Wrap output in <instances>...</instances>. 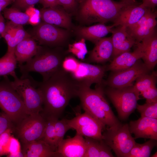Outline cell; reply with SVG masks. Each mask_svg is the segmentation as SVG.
<instances>
[{
	"label": "cell",
	"mask_w": 157,
	"mask_h": 157,
	"mask_svg": "<svg viewBox=\"0 0 157 157\" xmlns=\"http://www.w3.org/2000/svg\"><path fill=\"white\" fill-rule=\"evenodd\" d=\"M65 57L60 49L40 45L37 53L32 58L24 65H18L22 74L20 78L26 77L29 72H35L42 75V81H46L61 69Z\"/></svg>",
	"instance_id": "4"
},
{
	"label": "cell",
	"mask_w": 157,
	"mask_h": 157,
	"mask_svg": "<svg viewBox=\"0 0 157 157\" xmlns=\"http://www.w3.org/2000/svg\"><path fill=\"white\" fill-rule=\"evenodd\" d=\"M6 23L3 17L0 13V33L1 34L5 28Z\"/></svg>",
	"instance_id": "47"
},
{
	"label": "cell",
	"mask_w": 157,
	"mask_h": 157,
	"mask_svg": "<svg viewBox=\"0 0 157 157\" xmlns=\"http://www.w3.org/2000/svg\"><path fill=\"white\" fill-rule=\"evenodd\" d=\"M46 119L40 113L28 115L15 127V131L22 144L42 138Z\"/></svg>",
	"instance_id": "9"
},
{
	"label": "cell",
	"mask_w": 157,
	"mask_h": 157,
	"mask_svg": "<svg viewBox=\"0 0 157 157\" xmlns=\"http://www.w3.org/2000/svg\"><path fill=\"white\" fill-rule=\"evenodd\" d=\"M40 11L39 10L35 14L29 17L28 23L32 25H37L40 22Z\"/></svg>",
	"instance_id": "44"
},
{
	"label": "cell",
	"mask_w": 157,
	"mask_h": 157,
	"mask_svg": "<svg viewBox=\"0 0 157 157\" xmlns=\"http://www.w3.org/2000/svg\"><path fill=\"white\" fill-rule=\"evenodd\" d=\"M102 140L118 157H126L136 142L130 133L129 124H117L105 129Z\"/></svg>",
	"instance_id": "7"
},
{
	"label": "cell",
	"mask_w": 157,
	"mask_h": 157,
	"mask_svg": "<svg viewBox=\"0 0 157 157\" xmlns=\"http://www.w3.org/2000/svg\"><path fill=\"white\" fill-rule=\"evenodd\" d=\"M15 129H8L0 135V157L9 153V149L11 134Z\"/></svg>",
	"instance_id": "36"
},
{
	"label": "cell",
	"mask_w": 157,
	"mask_h": 157,
	"mask_svg": "<svg viewBox=\"0 0 157 157\" xmlns=\"http://www.w3.org/2000/svg\"><path fill=\"white\" fill-rule=\"evenodd\" d=\"M103 83L97 84L94 89L84 85H79L78 97L81 105L86 112L102 123L110 127L120 122L114 115L107 100Z\"/></svg>",
	"instance_id": "3"
},
{
	"label": "cell",
	"mask_w": 157,
	"mask_h": 157,
	"mask_svg": "<svg viewBox=\"0 0 157 157\" xmlns=\"http://www.w3.org/2000/svg\"><path fill=\"white\" fill-rule=\"evenodd\" d=\"M40 0H14L12 7L20 10H25L29 7L40 2Z\"/></svg>",
	"instance_id": "40"
},
{
	"label": "cell",
	"mask_w": 157,
	"mask_h": 157,
	"mask_svg": "<svg viewBox=\"0 0 157 157\" xmlns=\"http://www.w3.org/2000/svg\"><path fill=\"white\" fill-rule=\"evenodd\" d=\"M86 149L85 138L76 133L72 138L63 139L58 144L57 151L61 157H84Z\"/></svg>",
	"instance_id": "17"
},
{
	"label": "cell",
	"mask_w": 157,
	"mask_h": 157,
	"mask_svg": "<svg viewBox=\"0 0 157 157\" xmlns=\"http://www.w3.org/2000/svg\"><path fill=\"white\" fill-rule=\"evenodd\" d=\"M80 61L74 57L69 56H65L61 65V69L65 72L70 73L77 69Z\"/></svg>",
	"instance_id": "37"
},
{
	"label": "cell",
	"mask_w": 157,
	"mask_h": 157,
	"mask_svg": "<svg viewBox=\"0 0 157 157\" xmlns=\"http://www.w3.org/2000/svg\"><path fill=\"white\" fill-rule=\"evenodd\" d=\"M10 157H24L21 149L20 143L18 140L12 136L10 140L9 153Z\"/></svg>",
	"instance_id": "38"
},
{
	"label": "cell",
	"mask_w": 157,
	"mask_h": 157,
	"mask_svg": "<svg viewBox=\"0 0 157 157\" xmlns=\"http://www.w3.org/2000/svg\"><path fill=\"white\" fill-rule=\"evenodd\" d=\"M12 77L11 85L23 101L28 115L40 113L43 101L42 93L37 87L38 82L29 75L23 78H18L16 74Z\"/></svg>",
	"instance_id": "6"
},
{
	"label": "cell",
	"mask_w": 157,
	"mask_h": 157,
	"mask_svg": "<svg viewBox=\"0 0 157 157\" xmlns=\"http://www.w3.org/2000/svg\"><path fill=\"white\" fill-rule=\"evenodd\" d=\"M94 43V47L90 52L88 57L84 60L85 62L103 63L109 61L112 57L113 51L111 37L101 38Z\"/></svg>",
	"instance_id": "19"
},
{
	"label": "cell",
	"mask_w": 157,
	"mask_h": 157,
	"mask_svg": "<svg viewBox=\"0 0 157 157\" xmlns=\"http://www.w3.org/2000/svg\"><path fill=\"white\" fill-rule=\"evenodd\" d=\"M80 0H58L59 5L67 12L77 11Z\"/></svg>",
	"instance_id": "42"
},
{
	"label": "cell",
	"mask_w": 157,
	"mask_h": 157,
	"mask_svg": "<svg viewBox=\"0 0 157 157\" xmlns=\"http://www.w3.org/2000/svg\"><path fill=\"white\" fill-rule=\"evenodd\" d=\"M31 35L26 32L22 25H19L14 36L7 42L8 51H14L16 46L21 41Z\"/></svg>",
	"instance_id": "34"
},
{
	"label": "cell",
	"mask_w": 157,
	"mask_h": 157,
	"mask_svg": "<svg viewBox=\"0 0 157 157\" xmlns=\"http://www.w3.org/2000/svg\"><path fill=\"white\" fill-rule=\"evenodd\" d=\"M136 108L141 117L157 118V101L146 102L142 105L137 104Z\"/></svg>",
	"instance_id": "33"
},
{
	"label": "cell",
	"mask_w": 157,
	"mask_h": 157,
	"mask_svg": "<svg viewBox=\"0 0 157 157\" xmlns=\"http://www.w3.org/2000/svg\"><path fill=\"white\" fill-rule=\"evenodd\" d=\"M7 0H0V1H4Z\"/></svg>",
	"instance_id": "50"
},
{
	"label": "cell",
	"mask_w": 157,
	"mask_h": 157,
	"mask_svg": "<svg viewBox=\"0 0 157 157\" xmlns=\"http://www.w3.org/2000/svg\"><path fill=\"white\" fill-rule=\"evenodd\" d=\"M114 27L113 25L106 26L100 23L89 26L80 27L78 29L77 33L81 38L94 43L97 40L111 33Z\"/></svg>",
	"instance_id": "25"
},
{
	"label": "cell",
	"mask_w": 157,
	"mask_h": 157,
	"mask_svg": "<svg viewBox=\"0 0 157 157\" xmlns=\"http://www.w3.org/2000/svg\"><path fill=\"white\" fill-rule=\"evenodd\" d=\"M44 8L53 7L59 5L58 0H40Z\"/></svg>",
	"instance_id": "45"
},
{
	"label": "cell",
	"mask_w": 157,
	"mask_h": 157,
	"mask_svg": "<svg viewBox=\"0 0 157 157\" xmlns=\"http://www.w3.org/2000/svg\"><path fill=\"white\" fill-rule=\"evenodd\" d=\"M11 120L4 112H0V135L8 129H15Z\"/></svg>",
	"instance_id": "41"
},
{
	"label": "cell",
	"mask_w": 157,
	"mask_h": 157,
	"mask_svg": "<svg viewBox=\"0 0 157 157\" xmlns=\"http://www.w3.org/2000/svg\"><path fill=\"white\" fill-rule=\"evenodd\" d=\"M40 46L31 36L19 42L14 50L15 57L19 65L23 64L32 58L37 53Z\"/></svg>",
	"instance_id": "24"
},
{
	"label": "cell",
	"mask_w": 157,
	"mask_h": 157,
	"mask_svg": "<svg viewBox=\"0 0 157 157\" xmlns=\"http://www.w3.org/2000/svg\"><path fill=\"white\" fill-rule=\"evenodd\" d=\"M137 3L135 0H80L77 11L79 19L85 24H105L113 22L123 10Z\"/></svg>",
	"instance_id": "2"
},
{
	"label": "cell",
	"mask_w": 157,
	"mask_h": 157,
	"mask_svg": "<svg viewBox=\"0 0 157 157\" xmlns=\"http://www.w3.org/2000/svg\"><path fill=\"white\" fill-rule=\"evenodd\" d=\"M46 119V124L43 136L42 139L55 151H57V146L56 142V137L54 126L55 118L47 117Z\"/></svg>",
	"instance_id": "31"
},
{
	"label": "cell",
	"mask_w": 157,
	"mask_h": 157,
	"mask_svg": "<svg viewBox=\"0 0 157 157\" xmlns=\"http://www.w3.org/2000/svg\"><path fill=\"white\" fill-rule=\"evenodd\" d=\"M142 2L140 6L151 9L154 11L157 5V0H142Z\"/></svg>",
	"instance_id": "43"
},
{
	"label": "cell",
	"mask_w": 157,
	"mask_h": 157,
	"mask_svg": "<svg viewBox=\"0 0 157 157\" xmlns=\"http://www.w3.org/2000/svg\"><path fill=\"white\" fill-rule=\"evenodd\" d=\"M157 144V140L153 139H150L143 144L136 142L126 157H149L152 150Z\"/></svg>",
	"instance_id": "28"
},
{
	"label": "cell",
	"mask_w": 157,
	"mask_h": 157,
	"mask_svg": "<svg viewBox=\"0 0 157 157\" xmlns=\"http://www.w3.org/2000/svg\"><path fill=\"white\" fill-rule=\"evenodd\" d=\"M151 157H157V152H156Z\"/></svg>",
	"instance_id": "48"
},
{
	"label": "cell",
	"mask_w": 157,
	"mask_h": 157,
	"mask_svg": "<svg viewBox=\"0 0 157 157\" xmlns=\"http://www.w3.org/2000/svg\"><path fill=\"white\" fill-rule=\"evenodd\" d=\"M121 1H134L135 0H120Z\"/></svg>",
	"instance_id": "49"
},
{
	"label": "cell",
	"mask_w": 157,
	"mask_h": 157,
	"mask_svg": "<svg viewBox=\"0 0 157 157\" xmlns=\"http://www.w3.org/2000/svg\"><path fill=\"white\" fill-rule=\"evenodd\" d=\"M156 11L149 8L138 22L127 27L129 32L137 43L141 42L156 30Z\"/></svg>",
	"instance_id": "14"
},
{
	"label": "cell",
	"mask_w": 157,
	"mask_h": 157,
	"mask_svg": "<svg viewBox=\"0 0 157 157\" xmlns=\"http://www.w3.org/2000/svg\"><path fill=\"white\" fill-rule=\"evenodd\" d=\"M17 62L14 51H7L6 53L0 58V78L10 75L13 76L16 74Z\"/></svg>",
	"instance_id": "27"
},
{
	"label": "cell",
	"mask_w": 157,
	"mask_h": 157,
	"mask_svg": "<svg viewBox=\"0 0 157 157\" xmlns=\"http://www.w3.org/2000/svg\"><path fill=\"white\" fill-rule=\"evenodd\" d=\"M19 25L11 21L7 22L6 23L5 28L1 35L6 42L14 36Z\"/></svg>",
	"instance_id": "39"
},
{
	"label": "cell",
	"mask_w": 157,
	"mask_h": 157,
	"mask_svg": "<svg viewBox=\"0 0 157 157\" xmlns=\"http://www.w3.org/2000/svg\"><path fill=\"white\" fill-rule=\"evenodd\" d=\"M136 45L137 47L133 52H124L113 58L110 64L106 66V71L115 72L125 69L142 59L143 52L141 42L138 43Z\"/></svg>",
	"instance_id": "18"
},
{
	"label": "cell",
	"mask_w": 157,
	"mask_h": 157,
	"mask_svg": "<svg viewBox=\"0 0 157 157\" xmlns=\"http://www.w3.org/2000/svg\"><path fill=\"white\" fill-rule=\"evenodd\" d=\"M39 10L34 7V6H31L25 10V13L30 17L35 14Z\"/></svg>",
	"instance_id": "46"
},
{
	"label": "cell",
	"mask_w": 157,
	"mask_h": 157,
	"mask_svg": "<svg viewBox=\"0 0 157 157\" xmlns=\"http://www.w3.org/2000/svg\"><path fill=\"white\" fill-rule=\"evenodd\" d=\"M33 38L40 45L50 47L60 46L64 43L69 35L67 30L43 22L34 28Z\"/></svg>",
	"instance_id": "11"
},
{
	"label": "cell",
	"mask_w": 157,
	"mask_h": 157,
	"mask_svg": "<svg viewBox=\"0 0 157 157\" xmlns=\"http://www.w3.org/2000/svg\"><path fill=\"white\" fill-rule=\"evenodd\" d=\"M142 47L143 62L150 71L157 63V34L156 30L140 42Z\"/></svg>",
	"instance_id": "23"
},
{
	"label": "cell",
	"mask_w": 157,
	"mask_h": 157,
	"mask_svg": "<svg viewBox=\"0 0 157 157\" xmlns=\"http://www.w3.org/2000/svg\"><path fill=\"white\" fill-rule=\"evenodd\" d=\"M0 81V108L16 125L28 115L20 97L7 76Z\"/></svg>",
	"instance_id": "5"
},
{
	"label": "cell",
	"mask_w": 157,
	"mask_h": 157,
	"mask_svg": "<svg viewBox=\"0 0 157 157\" xmlns=\"http://www.w3.org/2000/svg\"><path fill=\"white\" fill-rule=\"evenodd\" d=\"M156 74L154 72L151 74L146 73L138 78L133 86L140 94L152 87L156 86Z\"/></svg>",
	"instance_id": "29"
},
{
	"label": "cell",
	"mask_w": 157,
	"mask_h": 157,
	"mask_svg": "<svg viewBox=\"0 0 157 157\" xmlns=\"http://www.w3.org/2000/svg\"><path fill=\"white\" fill-rule=\"evenodd\" d=\"M68 52L71 53L78 59L85 60L88 51L85 43V40L81 38L79 41L68 45Z\"/></svg>",
	"instance_id": "32"
},
{
	"label": "cell",
	"mask_w": 157,
	"mask_h": 157,
	"mask_svg": "<svg viewBox=\"0 0 157 157\" xmlns=\"http://www.w3.org/2000/svg\"><path fill=\"white\" fill-rule=\"evenodd\" d=\"M129 125L135 139L144 138L157 140V119L140 117L137 120L130 121Z\"/></svg>",
	"instance_id": "16"
},
{
	"label": "cell",
	"mask_w": 157,
	"mask_h": 157,
	"mask_svg": "<svg viewBox=\"0 0 157 157\" xmlns=\"http://www.w3.org/2000/svg\"><path fill=\"white\" fill-rule=\"evenodd\" d=\"M150 71L140 59L130 67L113 72L105 83L109 87L115 88L128 87L133 85V83L139 77Z\"/></svg>",
	"instance_id": "12"
},
{
	"label": "cell",
	"mask_w": 157,
	"mask_h": 157,
	"mask_svg": "<svg viewBox=\"0 0 157 157\" xmlns=\"http://www.w3.org/2000/svg\"><path fill=\"white\" fill-rule=\"evenodd\" d=\"M106 66L94 65L80 61L77 69L69 73L79 84L90 87L93 83H103Z\"/></svg>",
	"instance_id": "13"
},
{
	"label": "cell",
	"mask_w": 157,
	"mask_h": 157,
	"mask_svg": "<svg viewBox=\"0 0 157 157\" xmlns=\"http://www.w3.org/2000/svg\"><path fill=\"white\" fill-rule=\"evenodd\" d=\"M43 98L41 114L59 119L70 100L78 97L79 85L61 69L45 81L38 82Z\"/></svg>",
	"instance_id": "1"
},
{
	"label": "cell",
	"mask_w": 157,
	"mask_h": 157,
	"mask_svg": "<svg viewBox=\"0 0 157 157\" xmlns=\"http://www.w3.org/2000/svg\"><path fill=\"white\" fill-rule=\"evenodd\" d=\"M56 142L57 147L60 142L63 139L66 132L70 129L67 121V119L55 118L54 121Z\"/></svg>",
	"instance_id": "35"
},
{
	"label": "cell",
	"mask_w": 157,
	"mask_h": 157,
	"mask_svg": "<svg viewBox=\"0 0 157 157\" xmlns=\"http://www.w3.org/2000/svg\"></svg>",
	"instance_id": "51"
},
{
	"label": "cell",
	"mask_w": 157,
	"mask_h": 157,
	"mask_svg": "<svg viewBox=\"0 0 157 157\" xmlns=\"http://www.w3.org/2000/svg\"><path fill=\"white\" fill-rule=\"evenodd\" d=\"M86 149L84 157H113L111 149L102 139L85 137Z\"/></svg>",
	"instance_id": "26"
},
{
	"label": "cell",
	"mask_w": 157,
	"mask_h": 157,
	"mask_svg": "<svg viewBox=\"0 0 157 157\" xmlns=\"http://www.w3.org/2000/svg\"><path fill=\"white\" fill-rule=\"evenodd\" d=\"M113 28L111 37L113 47L112 56L113 59L124 52L129 51L131 48L137 43L135 39L124 26H119Z\"/></svg>",
	"instance_id": "15"
},
{
	"label": "cell",
	"mask_w": 157,
	"mask_h": 157,
	"mask_svg": "<svg viewBox=\"0 0 157 157\" xmlns=\"http://www.w3.org/2000/svg\"><path fill=\"white\" fill-rule=\"evenodd\" d=\"M115 108L120 119L126 120L136 109L140 94L133 85L119 88L109 87L104 90Z\"/></svg>",
	"instance_id": "8"
},
{
	"label": "cell",
	"mask_w": 157,
	"mask_h": 157,
	"mask_svg": "<svg viewBox=\"0 0 157 157\" xmlns=\"http://www.w3.org/2000/svg\"><path fill=\"white\" fill-rule=\"evenodd\" d=\"M70 129L85 137L102 139V132L105 126L86 112L78 113L71 119H67Z\"/></svg>",
	"instance_id": "10"
},
{
	"label": "cell",
	"mask_w": 157,
	"mask_h": 157,
	"mask_svg": "<svg viewBox=\"0 0 157 157\" xmlns=\"http://www.w3.org/2000/svg\"><path fill=\"white\" fill-rule=\"evenodd\" d=\"M140 4H133L123 10L113 22L114 26H124L128 27L136 23L149 9L142 7Z\"/></svg>",
	"instance_id": "22"
},
{
	"label": "cell",
	"mask_w": 157,
	"mask_h": 157,
	"mask_svg": "<svg viewBox=\"0 0 157 157\" xmlns=\"http://www.w3.org/2000/svg\"><path fill=\"white\" fill-rule=\"evenodd\" d=\"M24 157H61L60 155L42 140L22 144Z\"/></svg>",
	"instance_id": "21"
},
{
	"label": "cell",
	"mask_w": 157,
	"mask_h": 157,
	"mask_svg": "<svg viewBox=\"0 0 157 157\" xmlns=\"http://www.w3.org/2000/svg\"><path fill=\"white\" fill-rule=\"evenodd\" d=\"M58 6L41 9V19L46 23L69 29L72 26L70 16L64 9L59 8Z\"/></svg>",
	"instance_id": "20"
},
{
	"label": "cell",
	"mask_w": 157,
	"mask_h": 157,
	"mask_svg": "<svg viewBox=\"0 0 157 157\" xmlns=\"http://www.w3.org/2000/svg\"><path fill=\"white\" fill-rule=\"evenodd\" d=\"M3 10L4 17L15 24L23 25L28 22L29 17L16 8H6Z\"/></svg>",
	"instance_id": "30"
}]
</instances>
